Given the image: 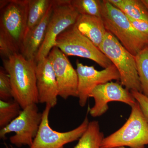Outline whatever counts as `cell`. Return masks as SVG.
<instances>
[{"label": "cell", "mask_w": 148, "mask_h": 148, "mask_svg": "<svg viewBox=\"0 0 148 148\" xmlns=\"http://www.w3.org/2000/svg\"><path fill=\"white\" fill-rule=\"evenodd\" d=\"M126 16L132 26L136 30L148 36V21L135 19L127 15Z\"/></svg>", "instance_id": "obj_24"}, {"label": "cell", "mask_w": 148, "mask_h": 148, "mask_svg": "<svg viewBox=\"0 0 148 148\" xmlns=\"http://www.w3.org/2000/svg\"><path fill=\"white\" fill-rule=\"evenodd\" d=\"M78 75V98L81 107L86 105L89 95L96 86L112 81H120V76L113 64L101 71L96 70L94 66L83 65L77 60Z\"/></svg>", "instance_id": "obj_10"}, {"label": "cell", "mask_w": 148, "mask_h": 148, "mask_svg": "<svg viewBox=\"0 0 148 148\" xmlns=\"http://www.w3.org/2000/svg\"><path fill=\"white\" fill-rule=\"evenodd\" d=\"M98 48L117 69L120 76L121 84L129 91L142 92L135 56L108 32Z\"/></svg>", "instance_id": "obj_5"}, {"label": "cell", "mask_w": 148, "mask_h": 148, "mask_svg": "<svg viewBox=\"0 0 148 148\" xmlns=\"http://www.w3.org/2000/svg\"><path fill=\"white\" fill-rule=\"evenodd\" d=\"M127 16L148 21V11L142 0H108Z\"/></svg>", "instance_id": "obj_16"}, {"label": "cell", "mask_w": 148, "mask_h": 148, "mask_svg": "<svg viewBox=\"0 0 148 148\" xmlns=\"http://www.w3.org/2000/svg\"><path fill=\"white\" fill-rule=\"evenodd\" d=\"M101 17L107 31L132 55L148 47V36L136 30L126 14L108 0L102 1Z\"/></svg>", "instance_id": "obj_3"}, {"label": "cell", "mask_w": 148, "mask_h": 148, "mask_svg": "<svg viewBox=\"0 0 148 148\" xmlns=\"http://www.w3.org/2000/svg\"><path fill=\"white\" fill-rule=\"evenodd\" d=\"M53 10L48 24L45 38L35 61L47 57L55 46L58 35L75 24L79 14L72 6L70 0H53Z\"/></svg>", "instance_id": "obj_8"}, {"label": "cell", "mask_w": 148, "mask_h": 148, "mask_svg": "<svg viewBox=\"0 0 148 148\" xmlns=\"http://www.w3.org/2000/svg\"><path fill=\"white\" fill-rule=\"evenodd\" d=\"M75 25L81 34L98 47L108 32L101 17L79 15Z\"/></svg>", "instance_id": "obj_15"}, {"label": "cell", "mask_w": 148, "mask_h": 148, "mask_svg": "<svg viewBox=\"0 0 148 148\" xmlns=\"http://www.w3.org/2000/svg\"><path fill=\"white\" fill-rule=\"evenodd\" d=\"M4 69L9 75L13 99L24 109L39 103L37 88V63L20 53L2 59Z\"/></svg>", "instance_id": "obj_2"}, {"label": "cell", "mask_w": 148, "mask_h": 148, "mask_svg": "<svg viewBox=\"0 0 148 148\" xmlns=\"http://www.w3.org/2000/svg\"><path fill=\"white\" fill-rule=\"evenodd\" d=\"M131 94L140 106L144 115L148 122V98L142 92L131 90Z\"/></svg>", "instance_id": "obj_23"}, {"label": "cell", "mask_w": 148, "mask_h": 148, "mask_svg": "<svg viewBox=\"0 0 148 148\" xmlns=\"http://www.w3.org/2000/svg\"><path fill=\"white\" fill-rule=\"evenodd\" d=\"M42 113L40 112L37 104H32L22 110L19 116L10 124L0 130V138L5 140L10 132V141L18 147H31L38 134L42 120Z\"/></svg>", "instance_id": "obj_7"}, {"label": "cell", "mask_w": 148, "mask_h": 148, "mask_svg": "<svg viewBox=\"0 0 148 148\" xmlns=\"http://www.w3.org/2000/svg\"><path fill=\"white\" fill-rule=\"evenodd\" d=\"M29 0L0 1V54L2 59L20 50L27 29Z\"/></svg>", "instance_id": "obj_1"}, {"label": "cell", "mask_w": 148, "mask_h": 148, "mask_svg": "<svg viewBox=\"0 0 148 148\" xmlns=\"http://www.w3.org/2000/svg\"><path fill=\"white\" fill-rule=\"evenodd\" d=\"M104 137L97 121L89 122L87 129L79 140L74 148H102Z\"/></svg>", "instance_id": "obj_17"}, {"label": "cell", "mask_w": 148, "mask_h": 148, "mask_svg": "<svg viewBox=\"0 0 148 148\" xmlns=\"http://www.w3.org/2000/svg\"><path fill=\"white\" fill-rule=\"evenodd\" d=\"M12 88L9 75L4 69L0 70V100L4 101L13 99Z\"/></svg>", "instance_id": "obj_22"}, {"label": "cell", "mask_w": 148, "mask_h": 148, "mask_svg": "<svg viewBox=\"0 0 148 148\" xmlns=\"http://www.w3.org/2000/svg\"><path fill=\"white\" fill-rule=\"evenodd\" d=\"M51 2L52 0H29L26 32L34 28L41 21Z\"/></svg>", "instance_id": "obj_18"}, {"label": "cell", "mask_w": 148, "mask_h": 148, "mask_svg": "<svg viewBox=\"0 0 148 148\" xmlns=\"http://www.w3.org/2000/svg\"><path fill=\"white\" fill-rule=\"evenodd\" d=\"M70 2L79 15L101 17L102 1L70 0Z\"/></svg>", "instance_id": "obj_21"}, {"label": "cell", "mask_w": 148, "mask_h": 148, "mask_svg": "<svg viewBox=\"0 0 148 148\" xmlns=\"http://www.w3.org/2000/svg\"><path fill=\"white\" fill-rule=\"evenodd\" d=\"M55 46L67 56L90 59L104 69L113 65L99 48L80 33L75 24L58 35L56 40Z\"/></svg>", "instance_id": "obj_6"}, {"label": "cell", "mask_w": 148, "mask_h": 148, "mask_svg": "<svg viewBox=\"0 0 148 148\" xmlns=\"http://www.w3.org/2000/svg\"><path fill=\"white\" fill-rule=\"evenodd\" d=\"M131 108V112L125 123L104 138L102 148H145L148 145V122L137 101Z\"/></svg>", "instance_id": "obj_4"}, {"label": "cell", "mask_w": 148, "mask_h": 148, "mask_svg": "<svg viewBox=\"0 0 148 148\" xmlns=\"http://www.w3.org/2000/svg\"><path fill=\"white\" fill-rule=\"evenodd\" d=\"M37 88L39 103L54 108L57 104L58 84L53 67L48 57L37 62Z\"/></svg>", "instance_id": "obj_13"}, {"label": "cell", "mask_w": 148, "mask_h": 148, "mask_svg": "<svg viewBox=\"0 0 148 148\" xmlns=\"http://www.w3.org/2000/svg\"><path fill=\"white\" fill-rule=\"evenodd\" d=\"M142 1L148 11V0H142Z\"/></svg>", "instance_id": "obj_25"}, {"label": "cell", "mask_w": 148, "mask_h": 148, "mask_svg": "<svg viewBox=\"0 0 148 148\" xmlns=\"http://www.w3.org/2000/svg\"><path fill=\"white\" fill-rule=\"evenodd\" d=\"M142 92L148 98V47L135 56Z\"/></svg>", "instance_id": "obj_20"}, {"label": "cell", "mask_w": 148, "mask_h": 148, "mask_svg": "<svg viewBox=\"0 0 148 148\" xmlns=\"http://www.w3.org/2000/svg\"><path fill=\"white\" fill-rule=\"evenodd\" d=\"M115 148H126L125 147H116Z\"/></svg>", "instance_id": "obj_27"}, {"label": "cell", "mask_w": 148, "mask_h": 148, "mask_svg": "<svg viewBox=\"0 0 148 148\" xmlns=\"http://www.w3.org/2000/svg\"><path fill=\"white\" fill-rule=\"evenodd\" d=\"M6 148H14L12 146H10V147H8V146L6 145Z\"/></svg>", "instance_id": "obj_26"}, {"label": "cell", "mask_w": 148, "mask_h": 148, "mask_svg": "<svg viewBox=\"0 0 148 148\" xmlns=\"http://www.w3.org/2000/svg\"><path fill=\"white\" fill-rule=\"evenodd\" d=\"M51 108L49 105H46L38 134L29 148H64L67 144L79 140L87 129L89 121L86 116L75 129L65 132L56 131L49 125V116Z\"/></svg>", "instance_id": "obj_9"}, {"label": "cell", "mask_w": 148, "mask_h": 148, "mask_svg": "<svg viewBox=\"0 0 148 148\" xmlns=\"http://www.w3.org/2000/svg\"><path fill=\"white\" fill-rule=\"evenodd\" d=\"M89 97L94 99V105L88 111L91 116L95 118L106 113L110 102H121L131 107L136 102L130 91L121 84L112 81L96 86Z\"/></svg>", "instance_id": "obj_12"}, {"label": "cell", "mask_w": 148, "mask_h": 148, "mask_svg": "<svg viewBox=\"0 0 148 148\" xmlns=\"http://www.w3.org/2000/svg\"><path fill=\"white\" fill-rule=\"evenodd\" d=\"M52 65L58 84V96L63 99L78 98V75L69 58L54 46L47 56Z\"/></svg>", "instance_id": "obj_11"}, {"label": "cell", "mask_w": 148, "mask_h": 148, "mask_svg": "<svg viewBox=\"0 0 148 148\" xmlns=\"http://www.w3.org/2000/svg\"><path fill=\"white\" fill-rule=\"evenodd\" d=\"M53 0L45 16L34 28L26 33L20 50V53L28 60H36L40 48L45 38L47 29L52 10Z\"/></svg>", "instance_id": "obj_14"}, {"label": "cell", "mask_w": 148, "mask_h": 148, "mask_svg": "<svg viewBox=\"0 0 148 148\" xmlns=\"http://www.w3.org/2000/svg\"><path fill=\"white\" fill-rule=\"evenodd\" d=\"M21 106L14 99L4 101L0 100V128L2 129L21 114Z\"/></svg>", "instance_id": "obj_19"}]
</instances>
